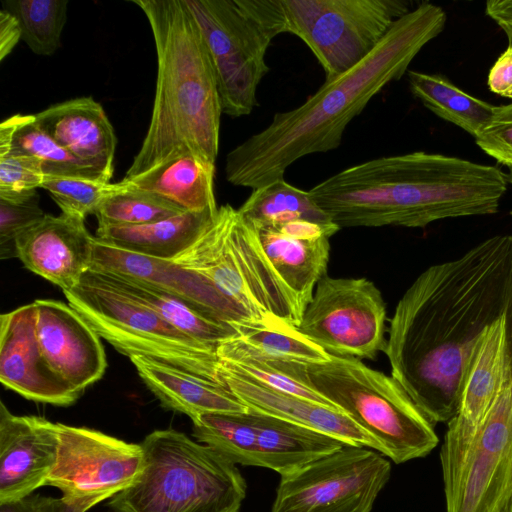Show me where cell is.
<instances>
[{"mask_svg":"<svg viewBox=\"0 0 512 512\" xmlns=\"http://www.w3.org/2000/svg\"><path fill=\"white\" fill-rule=\"evenodd\" d=\"M512 305V236L424 270L398 301L383 351L391 376L434 424L460 408L470 355Z\"/></svg>","mask_w":512,"mask_h":512,"instance_id":"cell-1","label":"cell"},{"mask_svg":"<svg viewBox=\"0 0 512 512\" xmlns=\"http://www.w3.org/2000/svg\"><path fill=\"white\" fill-rule=\"evenodd\" d=\"M446 21L438 5L422 2L412 8L362 61L325 80L298 107L275 113L264 129L233 148L226 156V180L256 189L284 178L297 160L338 148L348 124L388 84L408 72L410 63L443 31Z\"/></svg>","mask_w":512,"mask_h":512,"instance_id":"cell-2","label":"cell"},{"mask_svg":"<svg viewBox=\"0 0 512 512\" xmlns=\"http://www.w3.org/2000/svg\"><path fill=\"white\" fill-rule=\"evenodd\" d=\"M496 166L416 151L371 159L308 193L340 228H423L447 218L495 214L507 190Z\"/></svg>","mask_w":512,"mask_h":512,"instance_id":"cell-3","label":"cell"},{"mask_svg":"<svg viewBox=\"0 0 512 512\" xmlns=\"http://www.w3.org/2000/svg\"><path fill=\"white\" fill-rule=\"evenodd\" d=\"M132 3L152 30L157 79L148 130L125 179L185 151L215 164L223 111L210 53L194 16L185 0Z\"/></svg>","mask_w":512,"mask_h":512,"instance_id":"cell-4","label":"cell"},{"mask_svg":"<svg viewBox=\"0 0 512 512\" xmlns=\"http://www.w3.org/2000/svg\"><path fill=\"white\" fill-rule=\"evenodd\" d=\"M140 444L142 472L107 512H240L246 481L219 453L175 429L154 430Z\"/></svg>","mask_w":512,"mask_h":512,"instance_id":"cell-5","label":"cell"},{"mask_svg":"<svg viewBox=\"0 0 512 512\" xmlns=\"http://www.w3.org/2000/svg\"><path fill=\"white\" fill-rule=\"evenodd\" d=\"M303 381L349 416L396 464L428 455L439 443L435 424L392 377L360 359L331 355L305 364Z\"/></svg>","mask_w":512,"mask_h":512,"instance_id":"cell-6","label":"cell"},{"mask_svg":"<svg viewBox=\"0 0 512 512\" xmlns=\"http://www.w3.org/2000/svg\"><path fill=\"white\" fill-rule=\"evenodd\" d=\"M173 261L260 320L296 327L301 321L303 310L267 258L256 229L229 204L219 207L203 234Z\"/></svg>","mask_w":512,"mask_h":512,"instance_id":"cell-7","label":"cell"},{"mask_svg":"<svg viewBox=\"0 0 512 512\" xmlns=\"http://www.w3.org/2000/svg\"><path fill=\"white\" fill-rule=\"evenodd\" d=\"M63 293L68 304L120 353L150 358L223 386L217 348L178 330L98 271L88 269L77 286Z\"/></svg>","mask_w":512,"mask_h":512,"instance_id":"cell-8","label":"cell"},{"mask_svg":"<svg viewBox=\"0 0 512 512\" xmlns=\"http://www.w3.org/2000/svg\"><path fill=\"white\" fill-rule=\"evenodd\" d=\"M208 47L223 113L249 115L269 72L266 54L283 33L280 0H185Z\"/></svg>","mask_w":512,"mask_h":512,"instance_id":"cell-9","label":"cell"},{"mask_svg":"<svg viewBox=\"0 0 512 512\" xmlns=\"http://www.w3.org/2000/svg\"><path fill=\"white\" fill-rule=\"evenodd\" d=\"M280 8L283 33L307 45L325 80L362 61L412 10L405 0H280Z\"/></svg>","mask_w":512,"mask_h":512,"instance_id":"cell-10","label":"cell"},{"mask_svg":"<svg viewBox=\"0 0 512 512\" xmlns=\"http://www.w3.org/2000/svg\"><path fill=\"white\" fill-rule=\"evenodd\" d=\"M390 475L388 457L345 445L280 476L269 512H371Z\"/></svg>","mask_w":512,"mask_h":512,"instance_id":"cell-11","label":"cell"},{"mask_svg":"<svg viewBox=\"0 0 512 512\" xmlns=\"http://www.w3.org/2000/svg\"><path fill=\"white\" fill-rule=\"evenodd\" d=\"M386 318L382 293L372 281L326 274L297 329L330 355L374 359L385 347Z\"/></svg>","mask_w":512,"mask_h":512,"instance_id":"cell-12","label":"cell"},{"mask_svg":"<svg viewBox=\"0 0 512 512\" xmlns=\"http://www.w3.org/2000/svg\"><path fill=\"white\" fill-rule=\"evenodd\" d=\"M58 450L45 486L86 512L131 486L143 469L141 444L58 423Z\"/></svg>","mask_w":512,"mask_h":512,"instance_id":"cell-13","label":"cell"},{"mask_svg":"<svg viewBox=\"0 0 512 512\" xmlns=\"http://www.w3.org/2000/svg\"><path fill=\"white\" fill-rule=\"evenodd\" d=\"M444 493L446 512H499L512 495V381L477 427Z\"/></svg>","mask_w":512,"mask_h":512,"instance_id":"cell-14","label":"cell"},{"mask_svg":"<svg viewBox=\"0 0 512 512\" xmlns=\"http://www.w3.org/2000/svg\"><path fill=\"white\" fill-rule=\"evenodd\" d=\"M89 269L126 276L173 295L209 318L233 328L262 322L210 281L173 260L124 251L94 239Z\"/></svg>","mask_w":512,"mask_h":512,"instance_id":"cell-15","label":"cell"},{"mask_svg":"<svg viewBox=\"0 0 512 512\" xmlns=\"http://www.w3.org/2000/svg\"><path fill=\"white\" fill-rule=\"evenodd\" d=\"M36 335L49 367L82 395L100 380L107 367L101 337L68 303L37 299Z\"/></svg>","mask_w":512,"mask_h":512,"instance_id":"cell-16","label":"cell"},{"mask_svg":"<svg viewBox=\"0 0 512 512\" xmlns=\"http://www.w3.org/2000/svg\"><path fill=\"white\" fill-rule=\"evenodd\" d=\"M0 380L28 400L55 406H69L81 396L45 361L36 335L34 303L0 317Z\"/></svg>","mask_w":512,"mask_h":512,"instance_id":"cell-17","label":"cell"},{"mask_svg":"<svg viewBox=\"0 0 512 512\" xmlns=\"http://www.w3.org/2000/svg\"><path fill=\"white\" fill-rule=\"evenodd\" d=\"M58 443V423L35 415H15L0 403V504L45 486Z\"/></svg>","mask_w":512,"mask_h":512,"instance_id":"cell-18","label":"cell"},{"mask_svg":"<svg viewBox=\"0 0 512 512\" xmlns=\"http://www.w3.org/2000/svg\"><path fill=\"white\" fill-rule=\"evenodd\" d=\"M254 228L267 258L304 312L326 275L329 239L340 228L332 221L309 220Z\"/></svg>","mask_w":512,"mask_h":512,"instance_id":"cell-19","label":"cell"},{"mask_svg":"<svg viewBox=\"0 0 512 512\" xmlns=\"http://www.w3.org/2000/svg\"><path fill=\"white\" fill-rule=\"evenodd\" d=\"M94 239L84 220L46 214L17 238L15 246L25 268L66 291L89 269Z\"/></svg>","mask_w":512,"mask_h":512,"instance_id":"cell-20","label":"cell"},{"mask_svg":"<svg viewBox=\"0 0 512 512\" xmlns=\"http://www.w3.org/2000/svg\"><path fill=\"white\" fill-rule=\"evenodd\" d=\"M218 373L222 385L249 408L383 454L382 447L368 433L335 408L273 389L220 362Z\"/></svg>","mask_w":512,"mask_h":512,"instance_id":"cell-21","label":"cell"},{"mask_svg":"<svg viewBox=\"0 0 512 512\" xmlns=\"http://www.w3.org/2000/svg\"><path fill=\"white\" fill-rule=\"evenodd\" d=\"M34 117L62 148L111 180L117 138L103 107L92 97L54 104Z\"/></svg>","mask_w":512,"mask_h":512,"instance_id":"cell-22","label":"cell"},{"mask_svg":"<svg viewBox=\"0 0 512 512\" xmlns=\"http://www.w3.org/2000/svg\"><path fill=\"white\" fill-rule=\"evenodd\" d=\"M508 313L483 331L466 367L457 416L472 427L479 426L512 381Z\"/></svg>","mask_w":512,"mask_h":512,"instance_id":"cell-23","label":"cell"},{"mask_svg":"<svg viewBox=\"0 0 512 512\" xmlns=\"http://www.w3.org/2000/svg\"><path fill=\"white\" fill-rule=\"evenodd\" d=\"M147 388L171 411L191 421L206 413H242L248 410L227 388L150 358H129Z\"/></svg>","mask_w":512,"mask_h":512,"instance_id":"cell-24","label":"cell"},{"mask_svg":"<svg viewBox=\"0 0 512 512\" xmlns=\"http://www.w3.org/2000/svg\"><path fill=\"white\" fill-rule=\"evenodd\" d=\"M255 430V466L280 476L331 454L344 442L320 431L248 407Z\"/></svg>","mask_w":512,"mask_h":512,"instance_id":"cell-25","label":"cell"},{"mask_svg":"<svg viewBox=\"0 0 512 512\" xmlns=\"http://www.w3.org/2000/svg\"><path fill=\"white\" fill-rule=\"evenodd\" d=\"M217 214L190 212L135 226H98L96 239L109 246L156 259L174 260L203 234Z\"/></svg>","mask_w":512,"mask_h":512,"instance_id":"cell-26","label":"cell"},{"mask_svg":"<svg viewBox=\"0 0 512 512\" xmlns=\"http://www.w3.org/2000/svg\"><path fill=\"white\" fill-rule=\"evenodd\" d=\"M215 164L185 151L152 169L125 179L133 187L155 193L185 211L218 213L214 193Z\"/></svg>","mask_w":512,"mask_h":512,"instance_id":"cell-27","label":"cell"},{"mask_svg":"<svg viewBox=\"0 0 512 512\" xmlns=\"http://www.w3.org/2000/svg\"><path fill=\"white\" fill-rule=\"evenodd\" d=\"M27 155L39 159L45 176L107 182L93 167L56 143L36 123L34 115L16 114L0 124V156Z\"/></svg>","mask_w":512,"mask_h":512,"instance_id":"cell-28","label":"cell"},{"mask_svg":"<svg viewBox=\"0 0 512 512\" xmlns=\"http://www.w3.org/2000/svg\"><path fill=\"white\" fill-rule=\"evenodd\" d=\"M98 272L111 285L146 305L166 322L202 343L217 348L221 343L238 336L235 328L209 318L173 295L126 276Z\"/></svg>","mask_w":512,"mask_h":512,"instance_id":"cell-29","label":"cell"},{"mask_svg":"<svg viewBox=\"0 0 512 512\" xmlns=\"http://www.w3.org/2000/svg\"><path fill=\"white\" fill-rule=\"evenodd\" d=\"M412 94L439 118L476 138L490 122L495 106L478 99L439 74L408 70Z\"/></svg>","mask_w":512,"mask_h":512,"instance_id":"cell-30","label":"cell"},{"mask_svg":"<svg viewBox=\"0 0 512 512\" xmlns=\"http://www.w3.org/2000/svg\"><path fill=\"white\" fill-rule=\"evenodd\" d=\"M238 211L254 227L276 226L298 220L332 221L312 200L308 191L293 186L284 178L252 189Z\"/></svg>","mask_w":512,"mask_h":512,"instance_id":"cell-31","label":"cell"},{"mask_svg":"<svg viewBox=\"0 0 512 512\" xmlns=\"http://www.w3.org/2000/svg\"><path fill=\"white\" fill-rule=\"evenodd\" d=\"M192 424V435L196 441L235 465L255 466V430L248 410L242 413H206Z\"/></svg>","mask_w":512,"mask_h":512,"instance_id":"cell-32","label":"cell"},{"mask_svg":"<svg viewBox=\"0 0 512 512\" xmlns=\"http://www.w3.org/2000/svg\"><path fill=\"white\" fill-rule=\"evenodd\" d=\"M235 329L244 343L270 358L315 364L331 357L302 335L296 326L279 320L249 323Z\"/></svg>","mask_w":512,"mask_h":512,"instance_id":"cell-33","label":"cell"},{"mask_svg":"<svg viewBox=\"0 0 512 512\" xmlns=\"http://www.w3.org/2000/svg\"><path fill=\"white\" fill-rule=\"evenodd\" d=\"M95 212L98 226L144 225L186 212L170 200L133 187L124 179Z\"/></svg>","mask_w":512,"mask_h":512,"instance_id":"cell-34","label":"cell"},{"mask_svg":"<svg viewBox=\"0 0 512 512\" xmlns=\"http://www.w3.org/2000/svg\"><path fill=\"white\" fill-rule=\"evenodd\" d=\"M67 0H5L3 9L18 20L22 40L32 52L50 56L61 47Z\"/></svg>","mask_w":512,"mask_h":512,"instance_id":"cell-35","label":"cell"},{"mask_svg":"<svg viewBox=\"0 0 512 512\" xmlns=\"http://www.w3.org/2000/svg\"><path fill=\"white\" fill-rule=\"evenodd\" d=\"M119 187V183L45 176L41 188L47 190L62 213L80 218L95 214L102 201Z\"/></svg>","mask_w":512,"mask_h":512,"instance_id":"cell-36","label":"cell"},{"mask_svg":"<svg viewBox=\"0 0 512 512\" xmlns=\"http://www.w3.org/2000/svg\"><path fill=\"white\" fill-rule=\"evenodd\" d=\"M45 174L42 162L33 156H0V199L22 202L37 195Z\"/></svg>","mask_w":512,"mask_h":512,"instance_id":"cell-37","label":"cell"},{"mask_svg":"<svg viewBox=\"0 0 512 512\" xmlns=\"http://www.w3.org/2000/svg\"><path fill=\"white\" fill-rule=\"evenodd\" d=\"M45 215L39 206L38 195L22 202L0 199V259L17 258V238Z\"/></svg>","mask_w":512,"mask_h":512,"instance_id":"cell-38","label":"cell"},{"mask_svg":"<svg viewBox=\"0 0 512 512\" xmlns=\"http://www.w3.org/2000/svg\"><path fill=\"white\" fill-rule=\"evenodd\" d=\"M475 141L498 163L512 167V103L495 106L490 122Z\"/></svg>","mask_w":512,"mask_h":512,"instance_id":"cell-39","label":"cell"},{"mask_svg":"<svg viewBox=\"0 0 512 512\" xmlns=\"http://www.w3.org/2000/svg\"><path fill=\"white\" fill-rule=\"evenodd\" d=\"M0 512H86L63 497L31 494L9 503L0 504Z\"/></svg>","mask_w":512,"mask_h":512,"instance_id":"cell-40","label":"cell"},{"mask_svg":"<svg viewBox=\"0 0 512 512\" xmlns=\"http://www.w3.org/2000/svg\"><path fill=\"white\" fill-rule=\"evenodd\" d=\"M487 84L493 93L512 99V45L493 64Z\"/></svg>","mask_w":512,"mask_h":512,"instance_id":"cell-41","label":"cell"},{"mask_svg":"<svg viewBox=\"0 0 512 512\" xmlns=\"http://www.w3.org/2000/svg\"><path fill=\"white\" fill-rule=\"evenodd\" d=\"M22 39L21 28L13 14L0 11V61H3Z\"/></svg>","mask_w":512,"mask_h":512,"instance_id":"cell-42","label":"cell"},{"mask_svg":"<svg viewBox=\"0 0 512 512\" xmlns=\"http://www.w3.org/2000/svg\"><path fill=\"white\" fill-rule=\"evenodd\" d=\"M485 12L501 27L512 45V0L487 1Z\"/></svg>","mask_w":512,"mask_h":512,"instance_id":"cell-43","label":"cell"},{"mask_svg":"<svg viewBox=\"0 0 512 512\" xmlns=\"http://www.w3.org/2000/svg\"><path fill=\"white\" fill-rule=\"evenodd\" d=\"M508 326H509V341H510V351H511V360H512V305H511L509 313H508Z\"/></svg>","mask_w":512,"mask_h":512,"instance_id":"cell-44","label":"cell"},{"mask_svg":"<svg viewBox=\"0 0 512 512\" xmlns=\"http://www.w3.org/2000/svg\"><path fill=\"white\" fill-rule=\"evenodd\" d=\"M499 512H512V495Z\"/></svg>","mask_w":512,"mask_h":512,"instance_id":"cell-45","label":"cell"},{"mask_svg":"<svg viewBox=\"0 0 512 512\" xmlns=\"http://www.w3.org/2000/svg\"><path fill=\"white\" fill-rule=\"evenodd\" d=\"M506 178L508 184H512V167L508 168V172L506 173Z\"/></svg>","mask_w":512,"mask_h":512,"instance_id":"cell-46","label":"cell"},{"mask_svg":"<svg viewBox=\"0 0 512 512\" xmlns=\"http://www.w3.org/2000/svg\"><path fill=\"white\" fill-rule=\"evenodd\" d=\"M511 216H512V211L510 212Z\"/></svg>","mask_w":512,"mask_h":512,"instance_id":"cell-47","label":"cell"}]
</instances>
